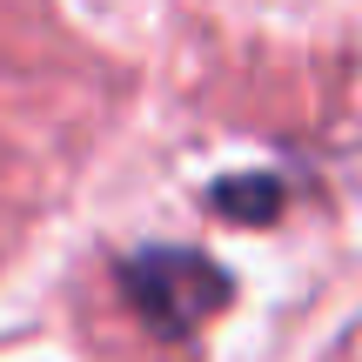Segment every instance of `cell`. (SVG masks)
I'll list each match as a JSON object with an SVG mask.
<instances>
[{
    "mask_svg": "<svg viewBox=\"0 0 362 362\" xmlns=\"http://www.w3.org/2000/svg\"><path fill=\"white\" fill-rule=\"evenodd\" d=\"M121 296L155 336L181 342L228 302V269L194 248H141L121 262Z\"/></svg>",
    "mask_w": 362,
    "mask_h": 362,
    "instance_id": "6da1fadb",
    "label": "cell"
},
{
    "mask_svg": "<svg viewBox=\"0 0 362 362\" xmlns=\"http://www.w3.org/2000/svg\"><path fill=\"white\" fill-rule=\"evenodd\" d=\"M208 202H215L221 215H235V221H255V215H275V208H282V181L275 175H235V181H215Z\"/></svg>",
    "mask_w": 362,
    "mask_h": 362,
    "instance_id": "7a4b0ae2",
    "label": "cell"
}]
</instances>
